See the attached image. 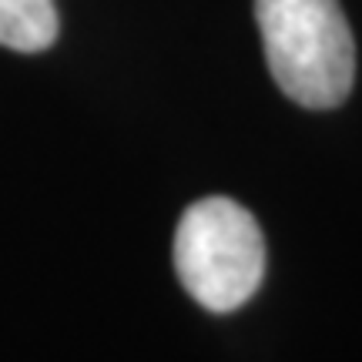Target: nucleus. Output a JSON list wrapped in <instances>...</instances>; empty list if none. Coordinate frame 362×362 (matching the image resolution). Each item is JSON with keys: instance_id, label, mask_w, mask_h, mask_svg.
<instances>
[{"instance_id": "1", "label": "nucleus", "mask_w": 362, "mask_h": 362, "mask_svg": "<svg viewBox=\"0 0 362 362\" xmlns=\"http://www.w3.org/2000/svg\"><path fill=\"white\" fill-rule=\"evenodd\" d=\"M275 84L302 107L329 111L349 98L356 40L339 0H255Z\"/></svg>"}, {"instance_id": "2", "label": "nucleus", "mask_w": 362, "mask_h": 362, "mask_svg": "<svg viewBox=\"0 0 362 362\" xmlns=\"http://www.w3.org/2000/svg\"><path fill=\"white\" fill-rule=\"evenodd\" d=\"M175 272L208 312H232L259 292L265 238L252 211L232 198H202L178 221Z\"/></svg>"}, {"instance_id": "3", "label": "nucleus", "mask_w": 362, "mask_h": 362, "mask_svg": "<svg viewBox=\"0 0 362 362\" xmlns=\"http://www.w3.org/2000/svg\"><path fill=\"white\" fill-rule=\"evenodd\" d=\"M57 40L54 0H0V47L21 54L47 51Z\"/></svg>"}]
</instances>
